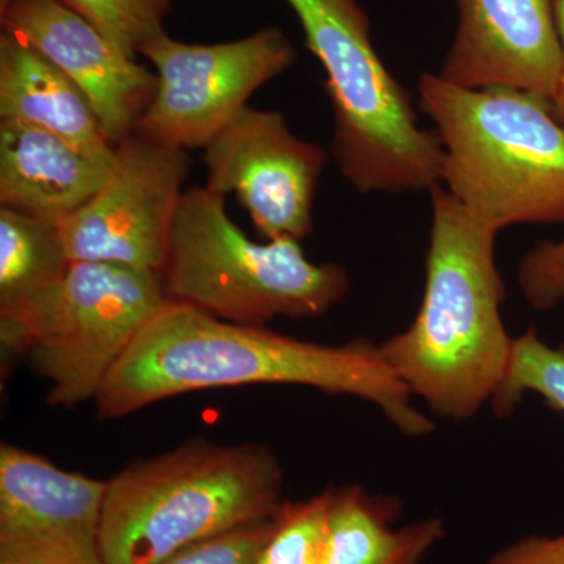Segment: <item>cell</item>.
<instances>
[{"label":"cell","instance_id":"1","mask_svg":"<svg viewBox=\"0 0 564 564\" xmlns=\"http://www.w3.org/2000/svg\"><path fill=\"white\" fill-rule=\"evenodd\" d=\"M247 384L355 397L375 404L404 436L423 437L434 429L369 340L310 343L172 300L141 329L95 402L99 417L111 421L182 393Z\"/></svg>","mask_w":564,"mask_h":564},{"label":"cell","instance_id":"17","mask_svg":"<svg viewBox=\"0 0 564 564\" xmlns=\"http://www.w3.org/2000/svg\"><path fill=\"white\" fill-rule=\"evenodd\" d=\"M400 502L361 486L332 489L322 564H421L443 540L444 522L426 518L393 529Z\"/></svg>","mask_w":564,"mask_h":564},{"label":"cell","instance_id":"12","mask_svg":"<svg viewBox=\"0 0 564 564\" xmlns=\"http://www.w3.org/2000/svg\"><path fill=\"white\" fill-rule=\"evenodd\" d=\"M3 33L40 52L85 96L113 147L135 132L158 77L57 0H11Z\"/></svg>","mask_w":564,"mask_h":564},{"label":"cell","instance_id":"10","mask_svg":"<svg viewBox=\"0 0 564 564\" xmlns=\"http://www.w3.org/2000/svg\"><path fill=\"white\" fill-rule=\"evenodd\" d=\"M203 151L206 187L234 193L263 237L310 236L328 154L296 137L281 111L247 107Z\"/></svg>","mask_w":564,"mask_h":564},{"label":"cell","instance_id":"22","mask_svg":"<svg viewBox=\"0 0 564 564\" xmlns=\"http://www.w3.org/2000/svg\"><path fill=\"white\" fill-rule=\"evenodd\" d=\"M272 519L243 525L184 549L162 564H254L272 530Z\"/></svg>","mask_w":564,"mask_h":564},{"label":"cell","instance_id":"13","mask_svg":"<svg viewBox=\"0 0 564 564\" xmlns=\"http://www.w3.org/2000/svg\"><path fill=\"white\" fill-rule=\"evenodd\" d=\"M456 3L458 25L440 76L459 87H511L551 101L562 70L552 0Z\"/></svg>","mask_w":564,"mask_h":564},{"label":"cell","instance_id":"15","mask_svg":"<svg viewBox=\"0 0 564 564\" xmlns=\"http://www.w3.org/2000/svg\"><path fill=\"white\" fill-rule=\"evenodd\" d=\"M61 228L0 209V345L6 369L46 336L70 269Z\"/></svg>","mask_w":564,"mask_h":564},{"label":"cell","instance_id":"3","mask_svg":"<svg viewBox=\"0 0 564 564\" xmlns=\"http://www.w3.org/2000/svg\"><path fill=\"white\" fill-rule=\"evenodd\" d=\"M419 106L443 144L441 184L499 234L564 221V126L543 96L511 87L466 88L419 77Z\"/></svg>","mask_w":564,"mask_h":564},{"label":"cell","instance_id":"26","mask_svg":"<svg viewBox=\"0 0 564 564\" xmlns=\"http://www.w3.org/2000/svg\"><path fill=\"white\" fill-rule=\"evenodd\" d=\"M10 3L11 0H0V13H2V11H6L7 7H9Z\"/></svg>","mask_w":564,"mask_h":564},{"label":"cell","instance_id":"11","mask_svg":"<svg viewBox=\"0 0 564 564\" xmlns=\"http://www.w3.org/2000/svg\"><path fill=\"white\" fill-rule=\"evenodd\" d=\"M107 481L0 445V555L33 564H104Z\"/></svg>","mask_w":564,"mask_h":564},{"label":"cell","instance_id":"23","mask_svg":"<svg viewBox=\"0 0 564 564\" xmlns=\"http://www.w3.org/2000/svg\"><path fill=\"white\" fill-rule=\"evenodd\" d=\"M488 564H564V533L522 538L494 555Z\"/></svg>","mask_w":564,"mask_h":564},{"label":"cell","instance_id":"25","mask_svg":"<svg viewBox=\"0 0 564 564\" xmlns=\"http://www.w3.org/2000/svg\"><path fill=\"white\" fill-rule=\"evenodd\" d=\"M0 564H33L25 562V560L14 558V556L0 555Z\"/></svg>","mask_w":564,"mask_h":564},{"label":"cell","instance_id":"4","mask_svg":"<svg viewBox=\"0 0 564 564\" xmlns=\"http://www.w3.org/2000/svg\"><path fill=\"white\" fill-rule=\"evenodd\" d=\"M284 473L261 444L191 441L107 481L104 564H162L218 534L272 519Z\"/></svg>","mask_w":564,"mask_h":564},{"label":"cell","instance_id":"6","mask_svg":"<svg viewBox=\"0 0 564 564\" xmlns=\"http://www.w3.org/2000/svg\"><path fill=\"white\" fill-rule=\"evenodd\" d=\"M226 196L195 185L182 195L161 278L172 302L221 321L263 326L328 313L350 291L337 263H315L299 240L252 242L229 218Z\"/></svg>","mask_w":564,"mask_h":564},{"label":"cell","instance_id":"14","mask_svg":"<svg viewBox=\"0 0 564 564\" xmlns=\"http://www.w3.org/2000/svg\"><path fill=\"white\" fill-rule=\"evenodd\" d=\"M115 163L54 133L0 121V206L62 226L102 187Z\"/></svg>","mask_w":564,"mask_h":564},{"label":"cell","instance_id":"19","mask_svg":"<svg viewBox=\"0 0 564 564\" xmlns=\"http://www.w3.org/2000/svg\"><path fill=\"white\" fill-rule=\"evenodd\" d=\"M104 33L128 57L165 35L173 0H57Z\"/></svg>","mask_w":564,"mask_h":564},{"label":"cell","instance_id":"16","mask_svg":"<svg viewBox=\"0 0 564 564\" xmlns=\"http://www.w3.org/2000/svg\"><path fill=\"white\" fill-rule=\"evenodd\" d=\"M0 121L54 133L91 154H113L79 88L46 57L9 33L0 35Z\"/></svg>","mask_w":564,"mask_h":564},{"label":"cell","instance_id":"18","mask_svg":"<svg viewBox=\"0 0 564 564\" xmlns=\"http://www.w3.org/2000/svg\"><path fill=\"white\" fill-rule=\"evenodd\" d=\"M530 392L564 413V350L545 344L534 329L514 337L507 372L489 406L497 417H508Z\"/></svg>","mask_w":564,"mask_h":564},{"label":"cell","instance_id":"7","mask_svg":"<svg viewBox=\"0 0 564 564\" xmlns=\"http://www.w3.org/2000/svg\"><path fill=\"white\" fill-rule=\"evenodd\" d=\"M170 302L161 274L109 262H73L46 336L29 355L50 383L47 403L95 400L141 329Z\"/></svg>","mask_w":564,"mask_h":564},{"label":"cell","instance_id":"20","mask_svg":"<svg viewBox=\"0 0 564 564\" xmlns=\"http://www.w3.org/2000/svg\"><path fill=\"white\" fill-rule=\"evenodd\" d=\"M332 489L304 502L282 503L254 564H322Z\"/></svg>","mask_w":564,"mask_h":564},{"label":"cell","instance_id":"9","mask_svg":"<svg viewBox=\"0 0 564 564\" xmlns=\"http://www.w3.org/2000/svg\"><path fill=\"white\" fill-rule=\"evenodd\" d=\"M191 155L133 132L115 147L101 188L61 228L73 262H109L162 273Z\"/></svg>","mask_w":564,"mask_h":564},{"label":"cell","instance_id":"5","mask_svg":"<svg viewBox=\"0 0 564 564\" xmlns=\"http://www.w3.org/2000/svg\"><path fill=\"white\" fill-rule=\"evenodd\" d=\"M307 47L326 73L333 107L332 154L361 193L432 192L443 144L419 126L411 96L375 51L358 0H288Z\"/></svg>","mask_w":564,"mask_h":564},{"label":"cell","instance_id":"24","mask_svg":"<svg viewBox=\"0 0 564 564\" xmlns=\"http://www.w3.org/2000/svg\"><path fill=\"white\" fill-rule=\"evenodd\" d=\"M556 32H558L560 47H562V70H560L558 84H556L551 104L556 120L564 126V0H552Z\"/></svg>","mask_w":564,"mask_h":564},{"label":"cell","instance_id":"2","mask_svg":"<svg viewBox=\"0 0 564 564\" xmlns=\"http://www.w3.org/2000/svg\"><path fill=\"white\" fill-rule=\"evenodd\" d=\"M425 291L406 329L378 345L414 399L437 417L466 422L491 403L510 361L497 234L441 185L432 192Z\"/></svg>","mask_w":564,"mask_h":564},{"label":"cell","instance_id":"8","mask_svg":"<svg viewBox=\"0 0 564 564\" xmlns=\"http://www.w3.org/2000/svg\"><path fill=\"white\" fill-rule=\"evenodd\" d=\"M158 77L135 132L181 150H198L223 131L267 82L295 65L292 41L269 25L228 43L191 44L169 33L141 50Z\"/></svg>","mask_w":564,"mask_h":564},{"label":"cell","instance_id":"21","mask_svg":"<svg viewBox=\"0 0 564 564\" xmlns=\"http://www.w3.org/2000/svg\"><path fill=\"white\" fill-rule=\"evenodd\" d=\"M518 284L534 310L552 311L564 303V239L527 252L519 263Z\"/></svg>","mask_w":564,"mask_h":564}]
</instances>
